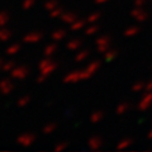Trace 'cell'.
Masks as SVG:
<instances>
[{
	"instance_id": "obj_3",
	"label": "cell",
	"mask_w": 152,
	"mask_h": 152,
	"mask_svg": "<svg viewBox=\"0 0 152 152\" xmlns=\"http://www.w3.org/2000/svg\"><path fill=\"white\" fill-rule=\"evenodd\" d=\"M33 142H34V136L31 134V133H23V134L18 136V138H17V143L23 147L31 146Z\"/></svg>"
},
{
	"instance_id": "obj_9",
	"label": "cell",
	"mask_w": 152,
	"mask_h": 152,
	"mask_svg": "<svg viewBox=\"0 0 152 152\" xmlns=\"http://www.w3.org/2000/svg\"><path fill=\"white\" fill-rule=\"evenodd\" d=\"M29 102H31V98L26 95V96H22V98H19V99H18L17 105H18L19 108H24V107H27L28 104H29Z\"/></svg>"
},
{
	"instance_id": "obj_8",
	"label": "cell",
	"mask_w": 152,
	"mask_h": 152,
	"mask_svg": "<svg viewBox=\"0 0 152 152\" xmlns=\"http://www.w3.org/2000/svg\"><path fill=\"white\" fill-rule=\"evenodd\" d=\"M14 67H15V62H14V61H4L1 71L3 72H10Z\"/></svg>"
},
{
	"instance_id": "obj_2",
	"label": "cell",
	"mask_w": 152,
	"mask_h": 152,
	"mask_svg": "<svg viewBox=\"0 0 152 152\" xmlns=\"http://www.w3.org/2000/svg\"><path fill=\"white\" fill-rule=\"evenodd\" d=\"M14 90V84L12 81V79H3L0 80V93L3 95H9L13 93Z\"/></svg>"
},
{
	"instance_id": "obj_4",
	"label": "cell",
	"mask_w": 152,
	"mask_h": 152,
	"mask_svg": "<svg viewBox=\"0 0 152 152\" xmlns=\"http://www.w3.org/2000/svg\"><path fill=\"white\" fill-rule=\"evenodd\" d=\"M12 31L5 27H0V42H7L12 38Z\"/></svg>"
},
{
	"instance_id": "obj_7",
	"label": "cell",
	"mask_w": 152,
	"mask_h": 152,
	"mask_svg": "<svg viewBox=\"0 0 152 152\" xmlns=\"http://www.w3.org/2000/svg\"><path fill=\"white\" fill-rule=\"evenodd\" d=\"M10 20V14L5 10L0 12V27H5Z\"/></svg>"
},
{
	"instance_id": "obj_5",
	"label": "cell",
	"mask_w": 152,
	"mask_h": 152,
	"mask_svg": "<svg viewBox=\"0 0 152 152\" xmlns=\"http://www.w3.org/2000/svg\"><path fill=\"white\" fill-rule=\"evenodd\" d=\"M39 33H36V32H32V33H28V34L24 36V38H23V41L26 42V43H34V42H37L38 39H39Z\"/></svg>"
},
{
	"instance_id": "obj_1",
	"label": "cell",
	"mask_w": 152,
	"mask_h": 152,
	"mask_svg": "<svg viewBox=\"0 0 152 152\" xmlns=\"http://www.w3.org/2000/svg\"><path fill=\"white\" fill-rule=\"evenodd\" d=\"M28 69L26 66H15L12 71H10V77L14 80H23L28 76Z\"/></svg>"
},
{
	"instance_id": "obj_11",
	"label": "cell",
	"mask_w": 152,
	"mask_h": 152,
	"mask_svg": "<svg viewBox=\"0 0 152 152\" xmlns=\"http://www.w3.org/2000/svg\"><path fill=\"white\" fill-rule=\"evenodd\" d=\"M3 64H4V61L0 58V70H1V67H3Z\"/></svg>"
},
{
	"instance_id": "obj_6",
	"label": "cell",
	"mask_w": 152,
	"mask_h": 152,
	"mask_svg": "<svg viewBox=\"0 0 152 152\" xmlns=\"http://www.w3.org/2000/svg\"><path fill=\"white\" fill-rule=\"evenodd\" d=\"M19 51H20V43H12L10 46H8L7 47V55L9 56H14V55H17L19 53Z\"/></svg>"
},
{
	"instance_id": "obj_10",
	"label": "cell",
	"mask_w": 152,
	"mask_h": 152,
	"mask_svg": "<svg viewBox=\"0 0 152 152\" xmlns=\"http://www.w3.org/2000/svg\"><path fill=\"white\" fill-rule=\"evenodd\" d=\"M33 5H34V0H23V3H22V8L24 9V10L31 9Z\"/></svg>"
}]
</instances>
